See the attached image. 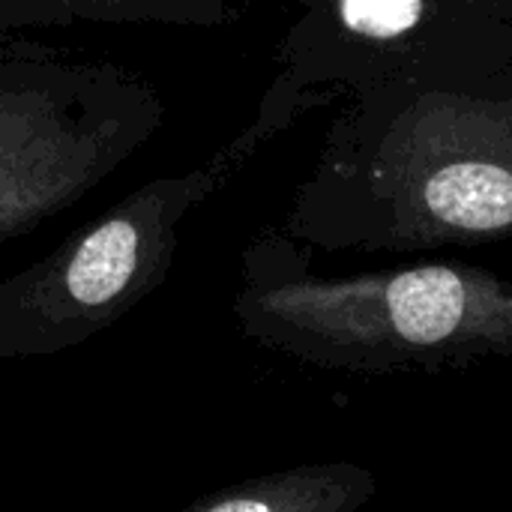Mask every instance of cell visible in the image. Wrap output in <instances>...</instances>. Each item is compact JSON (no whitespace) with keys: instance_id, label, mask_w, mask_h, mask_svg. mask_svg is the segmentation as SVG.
Listing matches in <instances>:
<instances>
[{"instance_id":"6da1fadb","label":"cell","mask_w":512,"mask_h":512,"mask_svg":"<svg viewBox=\"0 0 512 512\" xmlns=\"http://www.w3.org/2000/svg\"><path fill=\"white\" fill-rule=\"evenodd\" d=\"M282 231L327 252L393 255L510 240L512 57L345 96Z\"/></svg>"},{"instance_id":"7a4b0ae2","label":"cell","mask_w":512,"mask_h":512,"mask_svg":"<svg viewBox=\"0 0 512 512\" xmlns=\"http://www.w3.org/2000/svg\"><path fill=\"white\" fill-rule=\"evenodd\" d=\"M246 339L315 369L387 378L512 357V279L462 261L318 276L303 243L267 231L240 255Z\"/></svg>"},{"instance_id":"3957f363","label":"cell","mask_w":512,"mask_h":512,"mask_svg":"<svg viewBox=\"0 0 512 512\" xmlns=\"http://www.w3.org/2000/svg\"><path fill=\"white\" fill-rule=\"evenodd\" d=\"M303 102L276 81L255 120L207 162L141 183L60 246L0 282V360L54 357L123 321L171 276L186 219L234 177Z\"/></svg>"},{"instance_id":"277c9868","label":"cell","mask_w":512,"mask_h":512,"mask_svg":"<svg viewBox=\"0 0 512 512\" xmlns=\"http://www.w3.org/2000/svg\"><path fill=\"white\" fill-rule=\"evenodd\" d=\"M162 123V96L123 63L0 42V246L84 201Z\"/></svg>"},{"instance_id":"5b68a950","label":"cell","mask_w":512,"mask_h":512,"mask_svg":"<svg viewBox=\"0 0 512 512\" xmlns=\"http://www.w3.org/2000/svg\"><path fill=\"white\" fill-rule=\"evenodd\" d=\"M273 78L309 108L384 78L512 57V0H291Z\"/></svg>"},{"instance_id":"8992f818","label":"cell","mask_w":512,"mask_h":512,"mask_svg":"<svg viewBox=\"0 0 512 512\" xmlns=\"http://www.w3.org/2000/svg\"><path fill=\"white\" fill-rule=\"evenodd\" d=\"M378 495V480L354 462L294 465L192 501L189 512H357Z\"/></svg>"},{"instance_id":"52a82bcc","label":"cell","mask_w":512,"mask_h":512,"mask_svg":"<svg viewBox=\"0 0 512 512\" xmlns=\"http://www.w3.org/2000/svg\"><path fill=\"white\" fill-rule=\"evenodd\" d=\"M75 21L99 24H165L216 30L234 18L228 0H69Z\"/></svg>"},{"instance_id":"ba28073f","label":"cell","mask_w":512,"mask_h":512,"mask_svg":"<svg viewBox=\"0 0 512 512\" xmlns=\"http://www.w3.org/2000/svg\"><path fill=\"white\" fill-rule=\"evenodd\" d=\"M75 15L69 0H0V36L27 27H57L72 24Z\"/></svg>"}]
</instances>
